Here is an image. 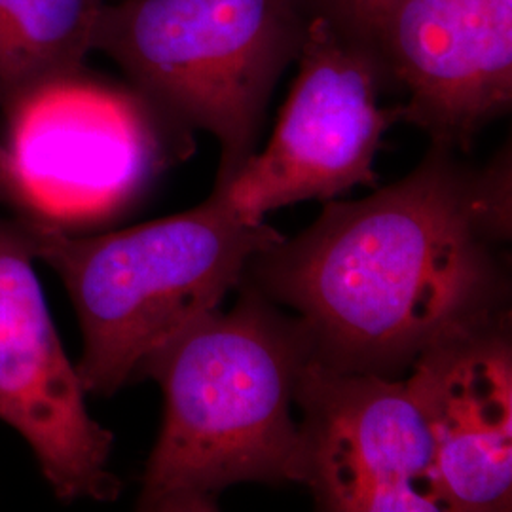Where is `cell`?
I'll use <instances>...</instances> for the list:
<instances>
[{
	"label": "cell",
	"instance_id": "cell-7",
	"mask_svg": "<svg viewBox=\"0 0 512 512\" xmlns=\"http://www.w3.org/2000/svg\"><path fill=\"white\" fill-rule=\"evenodd\" d=\"M300 482L321 511H440L433 435L406 378L310 363L296 387Z\"/></svg>",
	"mask_w": 512,
	"mask_h": 512
},
{
	"label": "cell",
	"instance_id": "cell-11",
	"mask_svg": "<svg viewBox=\"0 0 512 512\" xmlns=\"http://www.w3.org/2000/svg\"><path fill=\"white\" fill-rule=\"evenodd\" d=\"M107 0H0V110L84 69Z\"/></svg>",
	"mask_w": 512,
	"mask_h": 512
},
{
	"label": "cell",
	"instance_id": "cell-4",
	"mask_svg": "<svg viewBox=\"0 0 512 512\" xmlns=\"http://www.w3.org/2000/svg\"><path fill=\"white\" fill-rule=\"evenodd\" d=\"M306 25L300 0H107L93 52L109 55L165 122L219 141L224 184L255 154Z\"/></svg>",
	"mask_w": 512,
	"mask_h": 512
},
{
	"label": "cell",
	"instance_id": "cell-10",
	"mask_svg": "<svg viewBox=\"0 0 512 512\" xmlns=\"http://www.w3.org/2000/svg\"><path fill=\"white\" fill-rule=\"evenodd\" d=\"M408 380L433 435L440 511H511L509 311L440 338L416 359Z\"/></svg>",
	"mask_w": 512,
	"mask_h": 512
},
{
	"label": "cell",
	"instance_id": "cell-9",
	"mask_svg": "<svg viewBox=\"0 0 512 512\" xmlns=\"http://www.w3.org/2000/svg\"><path fill=\"white\" fill-rule=\"evenodd\" d=\"M376 48L433 145L465 150L511 109L512 0H393Z\"/></svg>",
	"mask_w": 512,
	"mask_h": 512
},
{
	"label": "cell",
	"instance_id": "cell-13",
	"mask_svg": "<svg viewBox=\"0 0 512 512\" xmlns=\"http://www.w3.org/2000/svg\"><path fill=\"white\" fill-rule=\"evenodd\" d=\"M0 205L14 209L16 215L21 213L18 183H16V175H14L10 154L4 141H0Z\"/></svg>",
	"mask_w": 512,
	"mask_h": 512
},
{
	"label": "cell",
	"instance_id": "cell-5",
	"mask_svg": "<svg viewBox=\"0 0 512 512\" xmlns=\"http://www.w3.org/2000/svg\"><path fill=\"white\" fill-rule=\"evenodd\" d=\"M298 74L262 152L215 184L239 219L264 222L294 203L330 202L355 186H374V160L403 105L385 107L391 82L376 46L332 21L308 18Z\"/></svg>",
	"mask_w": 512,
	"mask_h": 512
},
{
	"label": "cell",
	"instance_id": "cell-1",
	"mask_svg": "<svg viewBox=\"0 0 512 512\" xmlns=\"http://www.w3.org/2000/svg\"><path fill=\"white\" fill-rule=\"evenodd\" d=\"M456 152L433 145L399 183L330 200L251 260L249 285L293 308L313 363L403 378L440 338L509 311L511 154L473 167Z\"/></svg>",
	"mask_w": 512,
	"mask_h": 512
},
{
	"label": "cell",
	"instance_id": "cell-2",
	"mask_svg": "<svg viewBox=\"0 0 512 512\" xmlns=\"http://www.w3.org/2000/svg\"><path fill=\"white\" fill-rule=\"evenodd\" d=\"M230 311H209L141 368L164 393V421L137 509L213 512L236 484L300 482L296 387L311 361L298 317L253 285Z\"/></svg>",
	"mask_w": 512,
	"mask_h": 512
},
{
	"label": "cell",
	"instance_id": "cell-8",
	"mask_svg": "<svg viewBox=\"0 0 512 512\" xmlns=\"http://www.w3.org/2000/svg\"><path fill=\"white\" fill-rule=\"evenodd\" d=\"M35 260L23 219L0 217V420L31 448L59 501H116L112 433L88 410Z\"/></svg>",
	"mask_w": 512,
	"mask_h": 512
},
{
	"label": "cell",
	"instance_id": "cell-6",
	"mask_svg": "<svg viewBox=\"0 0 512 512\" xmlns=\"http://www.w3.org/2000/svg\"><path fill=\"white\" fill-rule=\"evenodd\" d=\"M21 217L61 228L105 219L133 202L164 167L162 126L137 92L86 69L50 82L4 110Z\"/></svg>",
	"mask_w": 512,
	"mask_h": 512
},
{
	"label": "cell",
	"instance_id": "cell-3",
	"mask_svg": "<svg viewBox=\"0 0 512 512\" xmlns=\"http://www.w3.org/2000/svg\"><path fill=\"white\" fill-rule=\"evenodd\" d=\"M21 219L33 255L73 302L82 330L78 376L99 397L137 382L156 349L220 308L251 260L283 239L266 222L239 219L219 188L184 213L99 236Z\"/></svg>",
	"mask_w": 512,
	"mask_h": 512
},
{
	"label": "cell",
	"instance_id": "cell-12",
	"mask_svg": "<svg viewBox=\"0 0 512 512\" xmlns=\"http://www.w3.org/2000/svg\"><path fill=\"white\" fill-rule=\"evenodd\" d=\"M300 4L308 18H327L349 37L376 46L382 21L393 0H300Z\"/></svg>",
	"mask_w": 512,
	"mask_h": 512
}]
</instances>
